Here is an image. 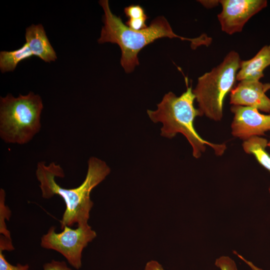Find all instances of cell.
Listing matches in <instances>:
<instances>
[{"label":"cell","instance_id":"obj_22","mask_svg":"<svg viewBox=\"0 0 270 270\" xmlns=\"http://www.w3.org/2000/svg\"><path fill=\"white\" fill-rule=\"evenodd\" d=\"M268 147L270 148V141L268 142Z\"/></svg>","mask_w":270,"mask_h":270},{"label":"cell","instance_id":"obj_3","mask_svg":"<svg viewBox=\"0 0 270 270\" xmlns=\"http://www.w3.org/2000/svg\"><path fill=\"white\" fill-rule=\"evenodd\" d=\"M186 90L180 96L170 92L164 94L162 101L157 104L155 110H148L150 118L154 122H161L160 135L172 138L177 134H183L190 144L192 149V156L200 158L205 152L206 146L212 148L217 156H222L226 149V144H214L202 138L194 128L195 118L201 116L198 110L194 108L195 96L192 86H188V80L186 78Z\"/></svg>","mask_w":270,"mask_h":270},{"label":"cell","instance_id":"obj_20","mask_svg":"<svg viewBox=\"0 0 270 270\" xmlns=\"http://www.w3.org/2000/svg\"><path fill=\"white\" fill-rule=\"evenodd\" d=\"M198 2L204 7L208 8L216 6L220 3L219 0H200Z\"/></svg>","mask_w":270,"mask_h":270},{"label":"cell","instance_id":"obj_19","mask_svg":"<svg viewBox=\"0 0 270 270\" xmlns=\"http://www.w3.org/2000/svg\"><path fill=\"white\" fill-rule=\"evenodd\" d=\"M144 270H164V269L157 261L152 260L146 263Z\"/></svg>","mask_w":270,"mask_h":270},{"label":"cell","instance_id":"obj_11","mask_svg":"<svg viewBox=\"0 0 270 270\" xmlns=\"http://www.w3.org/2000/svg\"><path fill=\"white\" fill-rule=\"evenodd\" d=\"M270 66V44L264 46L252 58L242 60L236 80H260L264 70Z\"/></svg>","mask_w":270,"mask_h":270},{"label":"cell","instance_id":"obj_2","mask_svg":"<svg viewBox=\"0 0 270 270\" xmlns=\"http://www.w3.org/2000/svg\"><path fill=\"white\" fill-rule=\"evenodd\" d=\"M99 4L104 11L102 18L104 26L102 27L98 42H110L118 45L122 52L120 64L127 73L132 72L139 64L138 54L140 52L158 38H178L188 40L192 49L201 46H208L210 44V38L206 34L194 38L177 35L163 16L153 20L146 28L133 30L124 24L120 17L112 12L108 0H100Z\"/></svg>","mask_w":270,"mask_h":270},{"label":"cell","instance_id":"obj_15","mask_svg":"<svg viewBox=\"0 0 270 270\" xmlns=\"http://www.w3.org/2000/svg\"><path fill=\"white\" fill-rule=\"evenodd\" d=\"M124 12L128 19H138L147 17L144 8L139 5H130L126 7Z\"/></svg>","mask_w":270,"mask_h":270},{"label":"cell","instance_id":"obj_4","mask_svg":"<svg viewBox=\"0 0 270 270\" xmlns=\"http://www.w3.org/2000/svg\"><path fill=\"white\" fill-rule=\"evenodd\" d=\"M43 108L38 94L30 92L17 98L11 94L0 98V136L6 143L24 144L29 142L41 128Z\"/></svg>","mask_w":270,"mask_h":270},{"label":"cell","instance_id":"obj_18","mask_svg":"<svg viewBox=\"0 0 270 270\" xmlns=\"http://www.w3.org/2000/svg\"><path fill=\"white\" fill-rule=\"evenodd\" d=\"M44 270H72L64 261L52 260L43 265Z\"/></svg>","mask_w":270,"mask_h":270},{"label":"cell","instance_id":"obj_6","mask_svg":"<svg viewBox=\"0 0 270 270\" xmlns=\"http://www.w3.org/2000/svg\"><path fill=\"white\" fill-rule=\"evenodd\" d=\"M77 225L74 229L66 226L58 233L55 226H50L42 236L40 246L58 252L72 266L78 270L82 265V251L96 238V234L88 223Z\"/></svg>","mask_w":270,"mask_h":270},{"label":"cell","instance_id":"obj_17","mask_svg":"<svg viewBox=\"0 0 270 270\" xmlns=\"http://www.w3.org/2000/svg\"><path fill=\"white\" fill-rule=\"evenodd\" d=\"M215 264L220 270H238L234 262L226 256H222L216 259Z\"/></svg>","mask_w":270,"mask_h":270},{"label":"cell","instance_id":"obj_16","mask_svg":"<svg viewBox=\"0 0 270 270\" xmlns=\"http://www.w3.org/2000/svg\"><path fill=\"white\" fill-rule=\"evenodd\" d=\"M29 268L28 264L18 263L16 266L12 264L6 260L3 252L0 250V270H28Z\"/></svg>","mask_w":270,"mask_h":270},{"label":"cell","instance_id":"obj_7","mask_svg":"<svg viewBox=\"0 0 270 270\" xmlns=\"http://www.w3.org/2000/svg\"><path fill=\"white\" fill-rule=\"evenodd\" d=\"M222 12L218 19L222 31L228 34L242 31L254 15L267 6L266 0H220Z\"/></svg>","mask_w":270,"mask_h":270},{"label":"cell","instance_id":"obj_13","mask_svg":"<svg viewBox=\"0 0 270 270\" xmlns=\"http://www.w3.org/2000/svg\"><path fill=\"white\" fill-rule=\"evenodd\" d=\"M33 54L26 43L12 51L0 52V69L2 72L14 71L19 62L30 58Z\"/></svg>","mask_w":270,"mask_h":270},{"label":"cell","instance_id":"obj_21","mask_svg":"<svg viewBox=\"0 0 270 270\" xmlns=\"http://www.w3.org/2000/svg\"><path fill=\"white\" fill-rule=\"evenodd\" d=\"M234 254H236L238 258H239L242 261H244L250 268L252 270H264L262 268H258L256 265H254L252 262L246 260L242 256L238 254L236 252H234Z\"/></svg>","mask_w":270,"mask_h":270},{"label":"cell","instance_id":"obj_5","mask_svg":"<svg viewBox=\"0 0 270 270\" xmlns=\"http://www.w3.org/2000/svg\"><path fill=\"white\" fill-rule=\"evenodd\" d=\"M241 62L240 54L230 50L220 64L198 78L192 92L201 116L222 119L224 100L234 88Z\"/></svg>","mask_w":270,"mask_h":270},{"label":"cell","instance_id":"obj_1","mask_svg":"<svg viewBox=\"0 0 270 270\" xmlns=\"http://www.w3.org/2000/svg\"><path fill=\"white\" fill-rule=\"evenodd\" d=\"M110 172V167L103 160L91 157L84 182L78 187L64 188L56 181V178L65 176L62 168L52 162L46 166L44 162L37 164L36 176L40 183L42 197L48 199L55 195L64 200L66 208L60 220L61 228L72 227L75 224H87L94 202L90 199L92 190L102 182Z\"/></svg>","mask_w":270,"mask_h":270},{"label":"cell","instance_id":"obj_23","mask_svg":"<svg viewBox=\"0 0 270 270\" xmlns=\"http://www.w3.org/2000/svg\"><path fill=\"white\" fill-rule=\"evenodd\" d=\"M268 190H269V192H270V188H269Z\"/></svg>","mask_w":270,"mask_h":270},{"label":"cell","instance_id":"obj_14","mask_svg":"<svg viewBox=\"0 0 270 270\" xmlns=\"http://www.w3.org/2000/svg\"><path fill=\"white\" fill-rule=\"evenodd\" d=\"M6 192L0 189V250L12 251L14 248L12 244L10 233L7 229L6 222L11 216V211L6 204Z\"/></svg>","mask_w":270,"mask_h":270},{"label":"cell","instance_id":"obj_10","mask_svg":"<svg viewBox=\"0 0 270 270\" xmlns=\"http://www.w3.org/2000/svg\"><path fill=\"white\" fill-rule=\"evenodd\" d=\"M26 43L34 56L46 62L55 61L56 53L52 46L43 26L41 24H32L26 30Z\"/></svg>","mask_w":270,"mask_h":270},{"label":"cell","instance_id":"obj_9","mask_svg":"<svg viewBox=\"0 0 270 270\" xmlns=\"http://www.w3.org/2000/svg\"><path fill=\"white\" fill-rule=\"evenodd\" d=\"M270 90V84L260 80H243L230 92V103L232 105L254 108L270 112V98L266 92Z\"/></svg>","mask_w":270,"mask_h":270},{"label":"cell","instance_id":"obj_8","mask_svg":"<svg viewBox=\"0 0 270 270\" xmlns=\"http://www.w3.org/2000/svg\"><path fill=\"white\" fill-rule=\"evenodd\" d=\"M234 114L231 124L232 134L246 140L254 136H264L270 131V114H264L254 108L232 105Z\"/></svg>","mask_w":270,"mask_h":270},{"label":"cell","instance_id":"obj_12","mask_svg":"<svg viewBox=\"0 0 270 270\" xmlns=\"http://www.w3.org/2000/svg\"><path fill=\"white\" fill-rule=\"evenodd\" d=\"M268 142L262 137L254 136L244 140L242 146L245 152L254 156L258 162L270 173V154L266 150Z\"/></svg>","mask_w":270,"mask_h":270}]
</instances>
